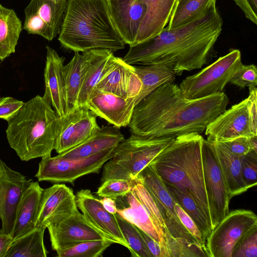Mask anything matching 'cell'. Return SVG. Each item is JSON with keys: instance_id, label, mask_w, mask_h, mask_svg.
I'll return each mask as SVG.
<instances>
[{"instance_id": "4fadbf2b", "label": "cell", "mask_w": 257, "mask_h": 257, "mask_svg": "<svg viewBox=\"0 0 257 257\" xmlns=\"http://www.w3.org/2000/svg\"><path fill=\"white\" fill-rule=\"evenodd\" d=\"M68 0H31L25 10L23 28L52 41L59 34Z\"/></svg>"}, {"instance_id": "ffe728a7", "label": "cell", "mask_w": 257, "mask_h": 257, "mask_svg": "<svg viewBox=\"0 0 257 257\" xmlns=\"http://www.w3.org/2000/svg\"><path fill=\"white\" fill-rule=\"evenodd\" d=\"M76 202L84 217L95 227L109 235L116 243L130 248L120 230L115 214L108 212L100 199L88 189H81L75 195Z\"/></svg>"}, {"instance_id": "6da1fadb", "label": "cell", "mask_w": 257, "mask_h": 257, "mask_svg": "<svg viewBox=\"0 0 257 257\" xmlns=\"http://www.w3.org/2000/svg\"><path fill=\"white\" fill-rule=\"evenodd\" d=\"M228 102L223 92L192 99L184 96L178 85L167 83L135 105L127 126L132 134L147 138L201 134Z\"/></svg>"}, {"instance_id": "60d3db41", "label": "cell", "mask_w": 257, "mask_h": 257, "mask_svg": "<svg viewBox=\"0 0 257 257\" xmlns=\"http://www.w3.org/2000/svg\"><path fill=\"white\" fill-rule=\"evenodd\" d=\"M231 257H257V227L250 230L238 241Z\"/></svg>"}, {"instance_id": "2e32d148", "label": "cell", "mask_w": 257, "mask_h": 257, "mask_svg": "<svg viewBox=\"0 0 257 257\" xmlns=\"http://www.w3.org/2000/svg\"><path fill=\"white\" fill-rule=\"evenodd\" d=\"M30 181L0 158V221L2 229L11 236L19 200Z\"/></svg>"}, {"instance_id": "836d02e7", "label": "cell", "mask_w": 257, "mask_h": 257, "mask_svg": "<svg viewBox=\"0 0 257 257\" xmlns=\"http://www.w3.org/2000/svg\"><path fill=\"white\" fill-rule=\"evenodd\" d=\"M165 184L175 202L194 221L206 242V239L212 229L193 198L188 191L184 192L173 185Z\"/></svg>"}, {"instance_id": "bcb514c9", "label": "cell", "mask_w": 257, "mask_h": 257, "mask_svg": "<svg viewBox=\"0 0 257 257\" xmlns=\"http://www.w3.org/2000/svg\"><path fill=\"white\" fill-rule=\"evenodd\" d=\"M250 128L252 134L257 136V89L255 87L249 90L247 97Z\"/></svg>"}, {"instance_id": "4316f807", "label": "cell", "mask_w": 257, "mask_h": 257, "mask_svg": "<svg viewBox=\"0 0 257 257\" xmlns=\"http://www.w3.org/2000/svg\"><path fill=\"white\" fill-rule=\"evenodd\" d=\"M230 198L249 189L241 173V156L229 152L221 143H212Z\"/></svg>"}, {"instance_id": "5b68a950", "label": "cell", "mask_w": 257, "mask_h": 257, "mask_svg": "<svg viewBox=\"0 0 257 257\" xmlns=\"http://www.w3.org/2000/svg\"><path fill=\"white\" fill-rule=\"evenodd\" d=\"M59 116L43 96L25 102L8 122L6 135L10 147L22 161L50 156L59 129Z\"/></svg>"}, {"instance_id": "ab89813d", "label": "cell", "mask_w": 257, "mask_h": 257, "mask_svg": "<svg viewBox=\"0 0 257 257\" xmlns=\"http://www.w3.org/2000/svg\"><path fill=\"white\" fill-rule=\"evenodd\" d=\"M229 82L240 88L248 87L251 90L257 85V69L255 65L242 64L235 71Z\"/></svg>"}, {"instance_id": "8fae6325", "label": "cell", "mask_w": 257, "mask_h": 257, "mask_svg": "<svg viewBox=\"0 0 257 257\" xmlns=\"http://www.w3.org/2000/svg\"><path fill=\"white\" fill-rule=\"evenodd\" d=\"M137 178L143 183L156 202L167 228L165 233L168 232L174 237L183 238L201 245L179 219L175 209V201L153 164L151 163L147 166Z\"/></svg>"}, {"instance_id": "74e56055", "label": "cell", "mask_w": 257, "mask_h": 257, "mask_svg": "<svg viewBox=\"0 0 257 257\" xmlns=\"http://www.w3.org/2000/svg\"><path fill=\"white\" fill-rule=\"evenodd\" d=\"M117 221L122 235L130 248L132 257H152L139 232L138 227L117 213Z\"/></svg>"}, {"instance_id": "1f68e13d", "label": "cell", "mask_w": 257, "mask_h": 257, "mask_svg": "<svg viewBox=\"0 0 257 257\" xmlns=\"http://www.w3.org/2000/svg\"><path fill=\"white\" fill-rule=\"evenodd\" d=\"M135 70L142 82V89L136 97V105L159 86L173 83L176 75L173 70L156 65L135 67Z\"/></svg>"}, {"instance_id": "7c38bea8", "label": "cell", "mask_w": 257, "mask_h": 257, "mask_svg": "<svg viewBox=\"0 0 257 257\" xmlns=\"http://www.w3.org/2000/svg\"><path fill=\"white\" fill-rule=\"evenodd\" d=\"M47 228L52 247L56 251L86 241L107 239L114 241L90 223L78 209L61 220L48 225Z\"/></svg>"}, {"instance_id": "f907efd6", "label": "cell", "mask_w": 257, "mask_h": 257, "mask_svg": "<svg viewBox=\"0 0 257 257\" xmlns=\"http://www.w3.org/2000/svg\"><path fill=\"white\" fill-rule=\"evenodd\" d=\"M104 208L110 213L115 214L117 213V208L114 200L110 198L103 197L100 199Z\"/></svg>"}, {"instance_id": "9c48e42d", "label": "cell", "mask_w": 257, "mask_h": 257, "mask_svg": "<svg viewBox=\"0 0 257 257\" xmlns=\"http://www.w3.org/2000/svg\"><path fill=\"white\" fill-rule=\"evenodd\" d=\"M256 227L257 216L253 211L245 209L229 211L206 239L208 256L231 257L238 241Z\"/></svg>"}, {"instance_id": "7dc6e473", "label": "cell", "mask_w": 257, "mask_h": 257, "mask_svg": "<svg viewBox=\"0 0 257 257\" xmlns=\"http://www.w3.org/2000/svg\"><path fill=\"white\" fill-rule=\"evenodd\" d=\"M242 10L245 17L257 25V0H233Z\"/></svg>"}, {"instance_id": "44dd1931", "label": "cell", "mask_w": 257, "mask_h": 257, "mask_svg": "<svg viewBox=\"0 0 257 257\" xmlns=\"http://www.w3.org/2000/svg\"><path fill=\"white\" fill-rule=\"evenodd\" d=\"M110 16L125 44H136L139 29L146 11L139 0H107Z\"/></svg>"}, {"instance_id": "83f0119b", "label": "cell", "mask_w": 257, "mask_h": 257, "mask_svg": "<svg viewBox=\"0 0 257 257\" xmlns=\"http://www.w3.org/2000/svg\"><path fill=\"white\" fill-rule=\"evenodd\" d=\"M91 50L75 52L71 61L62 68L67 102L70 106L77 105L78 97L87 69Z\"/></svg>"}, {"instance_id": "cb8c5ba5", "label": "cell", "mask_w": 257, "mask_h": 257, "mask_svg": "<svg viewBox=\"0 0 257 257\" xmlns=\"http://www.w3.org/2000/svg\"><path fill=\"white\" fill-rule=\"evenodd\" d=\"M146 7L136 44L159 35L168 24L177 0H139ZM135 44V45H136Z\"/></svg>"}, {"instance_id": "ee69618b", "label": "cell", "mask_w": 257, "mask_h": 257, "mask_svg": "<svg viewBox=\"0 0 257 257\" xmlns=\"http://www.w3.org/2000/svg\"><path fill=\"white\" fill-rule=\"evenodd\" d=\"M175 209L179 219L184 226L202 246L206 247V242L202 237L201 232L193 219L176 202L175 203Z\"/></svg>"}, {"instance_id": "c3c4849f", "label": "cell", "mask_w": 257, "mask_h": 257, "mask_svg": "<svg viewBox=\"0 0 257 257\" xmlns=\"http://www.w3.org/2000/svg\"><path fill=\"white\" fill-rule=\"evenodd\" d=\"M138 229L146 247L152 255V257H163L162 248L160 244L142 230L138 227Z\"/></svg>"}, {"instance_id": "e575fe53", "label": "cell", "mask_w": 257, "mask_h": 257, "mask_svg": "<svg viewBox=\"0 0 257 257\" xmlns=\"http://www.w3.org/2000/svg\"><path fill=\"white\" fill-rule=\"evenodd\" d=\"M131 181L132 190L144 205L154 222L160 235L166 257H167L164 238V233L167 228L156 202L147 188L138 178Z\"/></svg>"}, {"instance_id": "ba28073f", "label": "cell", "mask_w": 257, "mask_h": 257, "mask_svg": "<svg viewBox=\"0 0 257 257\" xmlns=\"http://www.w3.org/2000/svg\"><path fill=\"white\" fill-rule=\"evenodd\" d=\"M114 148L86 158L65 159L51 155L41 158L35 177L39 181L73 184L77 179L84 175L98 173L112 156Z\"/></svg>"}, {"instance_id": "f6af8a7d", "label": "cell", "mask_w": 257, "mask_h": 257, "mask_svg": "<svg viewBox=\"0 0 257 257\" xmlns=\"http://www.w3.org/2000/svg\"><path fill=\"white\" fill-rule=\"evenodd\" d=\"M248 138L239 137L229 141L218 143H221L233 154L242 156L250 151H253L251 149Z\"/></svg>"}, {"instance_id": "7a4b0ae2", "label": "cell", "mask_w": 257, "mask_h": 257, "mask_svg": "<svg viewBox=\"0 0 257 257\" xmlns=\"http://www.w3.org/2000/svg\"><path fill=\"white\" fill-rule=\"evenodd\" d=\"M222 24L214 5L186 25L172 29L165 28L159 35L130 46L122 59L130 65L165 66L178 75L200 69L214 57V47Z\"/></svg>"}, {"instance_id": "7402d4cb", "label": "cell", "mask_w": 257, "mask_h": 257, "mask_svg": "<svg viewBox=\"0 0 257 257\" xmlns=\"http://www.w3.org/2000/svg\"><path fill=\"white\" fill-rule=\"evenodd\" d=\"M47 54L44 69V98L59 117L65 115L70 107L66 95L62 74L65 58L60 56L51 47H46Z\"/></svg>"}, {"instance_id": "9a60e30c", "label": "cell", "mask_w": 257, "mask_h": 257, "mask_svg": "<svg viewBox=\"0 0 257 257\" xmlns=\"http://www.w3.org/2000/svg\"><path fill=\"white\" fill-rule=\"evenodd\" d=\"M205 131L207 140L212 143L254 136L250 128L247 97L219 114Z\"/></svg>"}, {"instance_id": "d6a6232c", "label": "cell", "mask_w": 257, "mask_h": 257, "mask_svg": "<svg viewBox=\"0 0 257 257\" xmlns=\"http://www.w3.org/2000/svg\"><path fill=\"white\" fill-rule=\"evenodd\" d=\"M216 0H177L168 22V29L186 25L216 5Z\"/></svg>"}, {"instance_id": "8d00e7d4", "label": "cell", "mask_w": 257, "mask_h": 257, "mask_svg": "<svg viewBox=\"0 0 257 257\" xmlns=\"http://www.w3.org/2000/svg\"><path fill=\"white\" fill-rule=\"evenodd\" d=\"M114 241L107 239L81 242L56 251L59 257H101Z\"/></svg>"}, {"instance_id": "d6986e66", "label": "cell", "mask_w": 257, "mask_h": 257, "mask_svg": "<svg viewBox=\"0 0 257 257\" xmlns=\"http://www.w3.org/2000/svg\"><path fill=\"white\" fill-rule=\"evenodd\" d=\"M78 209L73 190L64 184H55L43 189L36 227L58 221Z\"/></svg>"}, {"instance_id": "ac0fdd59", "label": "cell", "mask_w": 257, "mask_h": 257, "mask_svg": "<svg viewBox=\"0 0 257 257\" xmlns=\"http://www.w3.org/2000/svg\"><path fill=\"white\" fill-rule=\"evenodd\" d=\"M94 89L125 98H133L139 94L142 82L134 66L125 63L122 58L113 56Z\"/></svg>"}, {"instance_id": "8992f818", "label": "cell", "mask_w": 257, "mask_h": 257, "mask_svg": "<svg viewBox=\"0 0 257 257\" xmlns=\"http://www.w3.org/2000/svg\"><path fill=\"white\" fill-rule=\"evenodd\" d=\"M147 138L132 134L114 148L103 166L101 183L111 179L132 181L174 139Z\"/></svg>"}, {"instance_id": "277c9868", "label": "cell", "mask_w": 257, "mask_h": 257, "mask_svg": "<svg viewBox=\"0 0 257 257\" xmlns=\"http://www.w3.org/2000/svg\"><path fill=\"white\" fill-rule=\"evenodd\" d=\"M203 139L197 133L177 136L151 163L165 183L191 194L212 228L201 155Z\"/></svg>"}, {"instance_id": "484cf974", "label": "cell", "mask_w": 257, "mask_h": 257, "mask_svg": "<svg viewBox=\"0 0 257 257\" xmlns=\"http://www.w3.org/2000/svg\"><path fill=\"white\" fill-rule=\"evenodd\" d=\"M124 139L118 128L109 125L100 127L85 141L57 156L65 159L86 158L115 148Z\"/></svg>"}, {"instance_id": "d4e9b609", "label": "cell", "mask_w": 257, "mask_h": 257, "mask_svg": "<svg viewBox=\"0 0 257 257\" xmlns=\"http://www.w3.org/2000/svg\"><path fill=\"white\" fill-rule=\"evenodd\" d=\"M117 214L149 235L161 245L163 257L166 253L159 232L147 210L132 190L115 200Z\"/></svg>"}, {"instance_id": "f546056e", "label": "cell", "mask_w": 257, "mask_h": 257, "mask_svg": "<svg viewBox=\"0 0 257 257\" xmlns=\"http://www.w3.org/2000/svg\"><path fill=\"white\" fill-rule=\"evenodd\" d=\"M22 29L15 11L0 4V61L15 52Z\"/></svg>"}, {"instance_id": "d590c367", "label": "cell", "mask_w": 257, "mask_h": 257, "mask_svg": "<svg viewBox=\"0 0 257 257\" xmlns=\"http://www.w3.org/2000/svg\"><path fill=\"white\" fill-rule=\"evenodd\" d=\"M167 257H209L206 247L185 238L164 234Z\"/></svg>"}, {"instance_id": "4dcf8cb0", "label": "cell", "mask_w": 257, "mask_h": 257, "mask_svg": "<svg viewBox=\"0 0 257 257\" xmlns=\"http://www.w3.org/2000/svg\"><path fill=\"white\" fill-rule=\"evenodd\" d=\"M46 228L44 225L37 226L14 240L6 257H46L48 251L44 242Z\"/></svg>"}, {"instance_id": "b9f144b4", "label": "cell", "mask_w": 257, "mask_h": 257, "mask_svg": "<svg viewBox=\"0 0 257 257\" xmlns=\"http://www.w3.org/2000/svg\"><path fill=\"white\" fill-rule=\"evenodd\" d=\"M242 178L249 188L257 184V152L250 151L241 156Z\"/></svg>"}, {"instance_id": "30bf717a", "label": "cell", "mask_w": 257, "mask_h": 257, "mask_svg": "<svg viewBox=\"0 0 257 257\" xmlns=\"http://www.w3.org/2000/svg\"><path fill=\"white\" fill-rule=\"evenodd\" d=\"M201 155L212 229L229 212V197L213 144L203 139Z\"/></svg>"}, {"instance_id": "603a6c76", "label": "cell", "mask_w": 257, "mask_h": 257, "mask_svg": "<svg viewBox=\"0 0 257 257\" xmlns=\"http://www.w3.org/2000/svg\"><path fill=\"white\" fill-rule=\"evenodd\" d=\"M43 190L38 182L30 181L23 192L16 210L12 234L13 240L36 227Z\"/></svg>"}, {"instance_id": "52a82bcc", "label": "cell", "mask_w": 257, "mask_h": 257, "mask_svg": "<svg viewBox=\"0 0 257 257\" xmlns=\"http://www.w3.org/2000/svg\"><path fill=\"white\" fill-rule=\"evenodd\" d=\"M242 64L240 51L232 50L196 74L187 76L179 87L185 97L192 99L221 92Z\"/></svg>"}, {"instance_id": "3957f363", "label": "cell", "mask_w": 257, "mask_h": 257, "mask_svg": "<svg viewBox=\"0 0 257 257\" xmlns=\"http://www.w3.org/2000/svg\"><path fill=\"white\" fill-rule=\"evenodd\" d=\"M58 40L66 50L115 52L125 44L112 21L107 0H68Z\"/></svg>"}, {"instance_id": "681fc988", "label": "cell", "mask_w": 257, "mask_h": 257, "mask_svg": "<svg viewBox=\"0 0 257 257\" xmlns=\"http://www.w3.org/2000/svg\"><path fill=\"white\" fill-rule=\"evenodd\" d=\"M13 241L11 235L6 233L2 228H0V257H6Z\"/></svg>"}, {"instance_id": "7bdbcfd3", "label": "cell", "mask_w": 257, "mask_h": 257, "mask_svg": "<svg viewBox=\"0 0 257 257\" xmlns=\"http://www.w3.org/2000/svg\"><path fill=\"white\" fill-rule=\"evenodd\" d=\"M24 103L12 97L0 98V118L9 122L16 115Z\"/></svg>"}, {"instance_id": "e0dca14e", "label": "cell", "mask_w": 257, "mask_h": 257, "mask_svg": "<svg viewBox=\"0 0 257 257\" xmlns=\"http://www.w3.org/2000/svg\"><path fill=\"white\" fill-rule=\"evenodd\" d=\"M136 97L125 98L94 89L86 106L117 128L127 126L131 120Z\"/></svg>"}, {"instance_id": "f35d334b", "label": "cell", "mask_w": 257, "mask_h": 257, "mask_svg": "<svg viewBox=\"0 0 257 257\" xmlns=\"http://www.w3.org/2000/svg\"><path fill=\"white\" fill-rule=\"evenodd\" d=\"M131 181L123 179H108L101 183L95 194L101 197L115 200L123 196L132 190Z\"/></svg>"}, {"instance_id": "5bb4252c", "label": "cell", "mask_w": 257, "mask_h": 257, "mask_svg": "<svg viewBox=\"0 0 257 257\" xmlns=\"http://www.w3.org/2000/svg\"><path fill=\"white\" fill-rule=\"evenodd\" d=\"M97 116L86 106L70 107L68 112L59 117V129L54 149L62 153L79 145L100 127Z\"/></svg>"}, {"instance_id": "f1b7e54d", "label": "cell", "mask_w": 257, "mask_h": 257, "mask_svg": "<svg viewBox=\"0 0 257 257\" xmlns=\"http://www.w3.org/2000/svg\"><path fill=\"white\" fill-rule=\"evenodd\" d=\"M113 52L108 49L91 50V56L80 90L77 105L86 106L96 84L109 65Z\"/></svg>"}]
</instances>
